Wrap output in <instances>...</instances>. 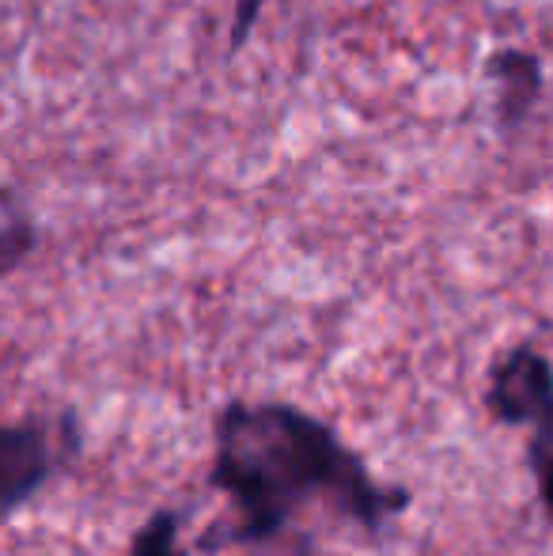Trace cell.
Returning a JSON list of instances; mask_svg holds the SVG:
<instances>
[{"instance_id": "obj_1", "label": "cell", "mask_w": 553, "mask_h": 556, "mask_svg": "<svg viewBox=\"0 0 553 556\" xmlns=\"http://www.w3.org/2000/svg\"><path fill=\"white\" fill-rule=\"evenodd\" d=\"M209 484L231 504V522L201 538V549L274 542L307 504H326L379 534L414 500L402 484H379L330 425L288 402L224 405Z\"/></svg>"}, {"instance_id": "obj_2", "label": "cell", "mask_w": 553, "mask_h": 556, "mask_svg": "<svg viewBox=\"0 0 553 556\" xmlns=\"http://www.w3.org/2000/svg\"><path fill=\"white\" fill-rule=\"evenodd\" d=\"M553 402V364L535 344H516L489 367L486 409L497 425L524 428L546 413Z\"/></svg>"}, {"instance_id": "obj_3", "label": "cell", "mask_w": 553, "mask_h": 556, "mask_svg": "<svg viewBox=\"0 0 553 556\" xmlns=\"http://www.w3.org/2000/svg\"><path fill=\"white\" fill-rule=\"evenodd\" d=\"M58 435L42 420L0 425V522L20 511L58 473Z\"/></svg>"}, {"instance_id": "obj_4", "label": "cell", "mask_w": 553, "mask_h": 556, "mask_svg": "<svg viewBox=\"0 0 553 556\" xmlns=\"http://www.w3.org/2000/svg\"><path fill=\"white\" fill-rule=\"evenodd\" d=\"M486 80L493 84V111L497 129L504 137L519 132L531 122L535 106H539L542 91H546V76H542V61L531 50L519 46H501L486 58Z\"/></svg>"}, {"instance_id": "obj_5", "label": "cell", "mask_w": 553, "mask_h": 556, "mask_svg": "<svg viewBox=\"0 0 553 556\" xmlns=\"http://www.w3.org/2000/svg\"><path fill=\"white\" fill-rule=\"evenodd\" d=\"M38 247V227L12 190H0V277L15 273Z\"/></svg>"}, {"instance_id": "obj_6", "label": "cell", "mask_w": 553, "mask_h": 556, "mask_svg": "<svg viewBox=\"0 0 553 556\" xmlns=\"http://www.w3.org/2000/svg\"><path fill=\"white\" fill-rule=\"evenodd\" d=\"M178 527H183V515L163 507V511H155L152 519L137 530L126 556H186L178 549Z\"/></svg>"}, {"instance_id": "obj_7", "label": "cell", "mask_w": 553, "mask_h": 556, "mask_svg": "<svg viewBox=\"0 0 553 556\" xmlns=\"http://www.w3.org/2000/svg\"><path fill=\"white\" fill-rule=\"evenodd\" d=\"M531 428H535V435H531V443H527V458H553V402Z\"/></svg>"}, {"instance_id": "obj_8", "label": "cell", "mask_w": 553, "mask_h": 556, "mask_svg": "<svg viewBox=\"0 0 553 556\" xmlns=\"http://www.w3.org/2000/svg\"><path fill=\"white\" fill-rule=\"evenodd\" d=\"M535 469V481H539V500L546 507V515L553 519V458H527Z\"/></svg>"}]
</instances>
